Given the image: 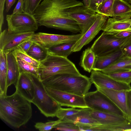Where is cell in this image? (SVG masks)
Wrapping results in <instances>:
<instances>
[{
    "label": "cell",
    "instance_id": "obj_1",
    "mask_svg": "<svg viewBox=\"0 0 131 131\" xmlns=\"http://www.w3.org/2000/svg\"><path fill=\"white\" fill-rule=\"evenodd\" d=\"M84 5L77 0H43L33 15L38 26L81 33L77 23L68 14L71 8Z\"/></svg>",
    "mask_w": 131,
    "mask_h": 131
},
{
    "label": "cell",
    "instance_id": "obj_2",
    "mask_svg": "<svg viewBox=\"0 0 131 131\" xmlns=\"http://www.w3.org/2000/svg\"><path fill=\"white\" fill-rule=\"evenodd\" d=\"M31 103L16 91L10 95H0V117L11 126L19 128L31 117Z\"/></svg>",
    "mask_w": 131,
    "mask_h": 131
},
{
    "label": "cell",
    "instance_id": "obj_3",
    "mask_svg": "<svg viewBox=\"0 0 131 131\" xmlns=\"http://www.w3.org/2000/svg\"><path fill=\"white\" fill-rule=\"evenodd\" d=\"M42 81L45 86L82 96L88 92L92 84L86 75L67 73L56 74Z\"/></svg>",
    "mask_w": 131,
    "mask_h": 131
},
{
    "label": "cell",
    "instance_id": "obj_4",
    "mask_svg": "<svg viewBox=\"0 0 131 131\" xmlns=\"http://www.w3.org/2000/svg\"><path fill=\"white\" fill-rule=\"evenodd\" d=\"M38 70L39 78L41 81L58 74H81L74 64L67 58L55 55L49 52L47 58L40 62Z\"/></svg>",
    "mask_w": 131,
    "mask_h": 131
},
{
    "label": "cell",
    "instance_id": "obj_5",
    "mask_svg": "<svg viewBox=\"0 0 131 131\" xmlns=\"http://www.w3.org/2000/svg\"><path fill=\"white\" fill-rule=\"evenodd\" d=\"M28 74L35 89L34 97L31 103L35 105L41 113L46 117L56 116L61 106L49 95L39 78Z\"/></svg>",
    "mask_w": 131,
    "mask_h": 131
},
{
    "label": "cell",
    "instance_id": "obj_6",
    "mask_svg": "<svg viewBox=\"0 0 131 131\" xmlns=\"http://www.w3.org/2000/svg\"><path fill=\"white\" fill-rule=\"evenodd\" d=\"M8 30L13 33L34 32L38 29L37 22L33 15L25 12L7 15Z\"/></svg>",
    "mask_w": 131,
    "mask_h": 131
},
{
    "label": "cell",
    "instance_id": "obj_7",
    "mask_svg": "<svg viewBox=\"0 0 131 131\" xmlns=\"http://www.w3.org/2000/svg\"><path fill=\"white\" fill-rule=\"evenodd\" d=\"M130 37L119 38L115 34L103 31L90 47L96 57L121 48L122 45Z\"/></svg>",
    "mask_w": 131,
    "mask_h": 131
},
{
    "label": "cell",
    "instance_id": "obj_8",
    "mask_svg": "<svg viewBox=\"0 0 131 131\" xmlns=\"http://www.w3.org/2000/svg\"><path fill=\"white\" fill-rule=\"evenodd\" d=\"M84 97L87 106L92 110L124 116L107 97L97 90L88 92Z\"/></svg>",
    "mask_w": 131,
    "mask_h": 131
},
{
    "label": "cell",
    "instance_id": "obj_9",
    "mask_svg": "<svg viewBox=\"0 0 131 131\" xmlns=\"http://www.w3.org/2000/svg\"><path fill=\"white\" fill-rule=\"evenodd\" d=\"M82 35L81 33L66 35L39 32L34 33L30 40L48 49L62 43L75 42Z\"/></svg>",
    "mask_w": 131,
    "mask_h": 131
},
{
    "label": "cell",
    "instance_id": "obj_10",
    "mask_svg": "<svg viewBox=\"0 0 131 131\" xmlns=\"http://www.w3.org/2000/svg\"><path fill=\"white\" fill-rule=\"evenodd\" d=\"M68 13L69 16L77 23L82 35L93 24L97 19L98 14L84 5L70 8Z\"/></svg>",
    "mask_w": 131,
    "mask_h": 131
},
{
    "label": "cell",
    "instance_id": "obj_11",
    "mask_svg": "<svg viewBox=\"0 0 131 131\" xmlns=\"http://www.w3.org/2000/svg\"><path fill=\"white\" fill-rule=\"evenodd\" d=\"M34 33H13L5 29L0 33V50L6 54L11 52L23 42L30 39Z\"/></svg>",
    "mask_w": 131,
    "mask_h": 131
},
{
    "label": "cell",
    "instance_id": "obj_12",
    "mask_svg": "<svg viewBox=\"0 0 131 131\" xmlns=\"http://www.w3.org/2000/svg\"><path fill=\"white\" fill-rule=\"evenodd\" d=\"M45 87L49 95L61 106L81 108H88L84 96Z\"/></svg>",
    "mask_w": 131,
    "mask_h": 131
},
{
    "label": "cell",
    "instance_id": "obj_13",
    "mask_svg": "<svg viewBox=\"0 0 131 131\" xmlns=\"http://www.w3.org/2000/svg\"><path fill=\"white\" fill-rule=\"evenodd\" d=\"M91 72L90 78L95 86L115 90L131 89L130 84L116 80L101 71L92 70Z\"/></svg>",
    "mask_w": 131,
    "mask_h": 131
},
{
    "label": "cell",
    "instance_id": "obj_14",
    "mask_svg": "<svg viewBox=\"0 0 131 131\" xmlns=\"http://www.w3.org/2000/svg\"><path fill=\"white\" fill-rule=\"evenodd\" d=\"M95 86L97 90L105 95L122 112L124 117L129 122V115L127 103V93L128 91L115 90Z\"/></svg>",
    "mask_w": 131,
    "mask_h": 131
},
{
    "label": "cell",
    "instance_id": "obj_15",
    "mask_svg": "<svg viewBox=\"0 0 131 131\" xmlns=\"http://www.w3.org/2000/svg\"><path fill=\"white\" fill-rule=\"evenodd\" d=\"M108 18L98 13L97 19L93 24L72 46L71 49L72 52L80 51L83 47L89 43L102 30Z\"/></svg>",
    "mask_w": 131,
    "mask_h": 131
},
{
    "label": "cell",
    "instance_id": "obj_16",
    "mask_svg": "<svg viewBox=\"0 0 131 131\" xmlns=\"http://www.w3.org/2000/svg\"><path fill=\"white\" fill-rule=\"evenodd\" d=\"M92 117L101 125L116 126L131 123L124 116L92 110Z\"/></svg>",
    "mask_w": 131,
    "mask_h": 131
},
{
    "label": "cell",
    "instance_id": "obj_17",
    "mask_svg": "<svg viewBox=\"0 0 131 131\" xmlns=\"http://www.w3.org/2000/svg\"><path fill=\"white\" fill-rule=\"evenodd\" d=\"M15 85L16 91L31 102L34 98L35 89L28 74L20 73L18 80Z\"/></svg>",
    "mask_w": 131,
    "mask_h": 131
},
{
    "label": "cell",
    "instance_id": "obj_18",
    "mask_svg": "<svg viewBox=\"0 0 131 131\" xmlns=\"http://www.w3.org/2000/svg\"><path fill=\"white\" fill-rule=\"evenodd\" d=\"M124 55L121 48H120L110 52L96 57L92 70L101 71L107 68Z\"/></svg>",
    "mask_w": 131,
    "mask_h": 131
},
{
    "label": "cell",
    "instance_id": "obj_19",
    "mask_svg": "<svg viewBox=\"0 0 131 131\" xmlns=\"http://www.w3.org/2000/svg\"><path fill=\"white\" fill-rule=\"evenodd\" d=\"M91 110L88 107L82 108L77 113L65 118L62 121L72 122L75 124H80L88 125L91 127L101 125L91 115Z\"/></svg>",
    "mask_w": 131,
    "mask_h": 131
},
{
    "label": "cell",
    "instance_id": "obj_20",
    "mask_svg": "<svg viewBox=\"0 0 131 131\" xmlns=\"http://www.w3.org/2000/svg\"><path fill=\"white\" fill-rule=\"evenodd\" d=\"M102 30L115 34L124 30L131 31V18L125 20L113 17L108 18Z\"/></svg>",
    "mask_w": 131,
    "mask_h": 131
},
{
    "label": "cell",
    "instance_id": "obj_21",
    "mask_svg": "<svg viewBox=\"0 0 131 131\" xmlns=\"http://www.w3.org/2000/svg\"><path fill=\"white\" fill-rule=\"evenodd\" d=\"M6 55L7 66L6 86L7 88L12 84H16L20 72L16 58L11 52L7 53Z\"/></svg>",
    "mask_w": 131,
    "mask_h": 131
},
{
    "label": "cell",
    "instance_id": "obj_22",
    "mask_svg": "<svg viewBox=\"0 0 131 131\" xmlns=\"http://www.w3.org/2000/svg\"><path fill=\"white\" fill-rule=\"evenodd\" d=\"M112 17L125 20L131 18V5L123 0H114Z\"/></svg>",
    "mask_w": 131,
    "mask_h": 131
},
{
    "label": "cell",
    "instance_id": "obj_23",
    "mask_svg": "<svg viewBox=\"0 0 131 131\" xmlns=\"http://www.w3.org/2000/svg\"><path fill=\"white\" fill-rule=\"evenodd\" d=\"M7 73L6 55L0 50V95H7Z\"/></svg>",
    "mask_w": 131,
    "mask_h": 131
},
{
    "label": "cell",
    "instance_id": "obj_24",
    "mask_svg": "<svg viewBox=\"0 0 131 131\" xmlns=\"http://www.w3.org/2000/svg\"><path fill=\"white\" fill-rule=\"evenodd\" d=\"M96 57L94 52L91 48H88L82 53L80 65L85 71L90 73L93 70Z\"/></svg>",
    "mask_w": 131,
    "mask_h": 131
},
{
    "label": "cell",
    "instance_id": "obj_25",
    "mask_svg": "<svg viewBox=\"0 0 131 131\" xmlns=\"http://www.w3.org/2000/svg\"><path fill=\"white\" fill-rule=\"evenodd\" d=\"M27 53L32 58L40 62L47 58L49 52L48 49L37 43L33 42Z\"/></svg>",
    "mask_w": 131,
    "mask_h": 131
},
{
    "label": "cell",
    "instance_id": "obj_26",
    "mask_svg": "<svg viewBox=\"0 0 131 131\" xmlns=\"http://www.w3.org/2000/svg\"><path fill=\"white\" fill-rule=\"evenodd\" d=\"M130 64L131 57L124 55L107 68L101 71L107 74L114 72L124 71L123 70V68Z\"/></svg>",
    "mask_w": 131,
    "mask_h": 131
},
{
    "label": "cell",
    "instance_id": "obj_27",
    "mask_svg": "<svg viewBox=\"0 0 131 131\" xmlns=\"http://www.w3.org/2000/svg\"><path fill=\"white\" fill-rule=\"evenodd\" d=\"M75 42L62 43L51 47L48 50L51 54L67 58L73 52L72 48Z\"/></svg>",
    "mask_w": 131,
    "mask_h": 131
},
{
    "label": "cell",
    "instance_id": "obj_28",
    "mask_svg": "<svg viewBox=\"0 0 131 131\" xmlns=\"http://www.w3.org/2000/svg\"><path fill=\"white\" fill-rule=\"evenodd\" d=\"M15 58L20 73H24L29 74L39 78L38 67L27 62L19 57Z\"/></svg>",
    "mask_w": 131,
    "mask_h": 131
},
{
    "label": "cell",
    "instance_id": "obj_29",
    "mask_svg": "<svg viewBox=\"0 0 131 131\" xmlns=\"http://www.w3.org/2000/svg\"><path fill=\"white\" fill-rule=\"evenodd\" d=\"M131 128V123L116 126L99 125L92 126L87 131H126Z\"/></svg>",
    "mask_w": 131,
    "mask_h": 131
},
{
    "label": "cell",
    "instance_id": "obj_30",
    "mask_svg": "<svg viewBox=\"0 0 131 131\" xmlns=\"http://www.w3.org/2000/svg\"><path fill=\"white\" fill-rule=\"evenodd\" d=\"M11 52L15 57H19L25 61L37 67H38L40 64V62L31 57L19 46Z\"/></svg>",
    "mask_w": 131,
    "mask_h": 131
},
{
    "label": "cell",
    "instance_id": "obj_31",
    "mask_svg": "<svg viewBox=\"0 0 131 131\" xmlns=\"http://www.w3.org/2000/svg\"><path fill=\"white\" fill-rule=\"evenodd\" d=\"M107 74L120 82L130 84L131 83V70L114 72Z\"/></svg>",
    "mask_w": 131,
    "mask_h": 131
},
{
    "label": "cell",
    "instance_id": "obj_32",
    "mask_svg": "<svg viewBox=\"0 0 131 131\" xmlns=\"http://www.w3.org/2000/svg\"><path fill=\"white\" fill-rule=\"evenodd\" d=\"M114 0H105L97 7L96 12L102 15L112 17Z\"/></svg>",
    "mask_w": 131,
    "mask_h": 131
},
{
    "label": "cell",
    "instance_id": "obj_33",
    "mask_svg": "<svg viewBox=\"0 0 131 131\" xmlns=\"http://www.w3.org/2000/svg\"><path fill=\"white\" fill-rule=\"evenodd\" d=\"M42 0H23L24 12L31 15L33 14Z\"/></svg>",
    "mask_w": 131,
    "mask_h": 131
},
{
    "label": "cell",
    "instance_id": "obj_34",
    "mask_svg": "<svg viewBox=\"0 0 131 131\" xmlns=\"http://www.w3.org/2000/svg\"><path fill=\"white\" fill-rule=\"evenodd\" d=\"M62 121L61 119H59L56 121L46 123L38 122L35 124L34 126L39 131H50Z\"/></svg>",
    "mask_w": 131,
    "mask_h": 131
},
{
    "label": "cell",
    "instance_id": "obj_35",
    "mask_svg": "<svg viewBox=\"0 0 131 131\" xmlns=\"http://www.w3.org/2000/svg\"><path fill=\"white\" fill-rule=\"evenodd\" d=\"M56 130L65 131H80L78 126L72 122L62 121L54 128Z\"/></svg>",
    "mask_w": 131,
    "mask_h": 131
},
{
    "label": "cell",
    "instance_id": "obj_36",
    "mask_svg": "<svg viewBox=\"0 0 131 131\" xmlns=\"http://www.w3.org/2000/svg\"><path fill=\"white\" fill-rule=\"evenodd\" d=\"M80 109L74 108H63L61 107L57 113L56 116L61 120L67 117L73 115L78 112Z\"/></svg>",
    "mask_w": 131,
    "mask_h": 131
},
{
    "label": "cell",
    "instance_id": "obj_37",
    "mask_svg": "<svg viewBox=\"0 0 131 131\" xmlns=\"http://www.w3.org/2000/svg\"><path fill=\"white\" fill-rule=\"evenodd\" d=\"M121 48L125 56L131 57V37L122 45Z\"/></svg>",
    "mask_w": 131,
    "mask_h": 131
},
{
    "label": "cell",
    "instance_id": "obj_38",
    "mask_svg": "<svg viewBox=\"0 0 131 131\" xmlns=\"http://www.w3.org/2000/svg\"><path fill=\"white\" fill-rule=\"evenodd\" d=\"M6 0H0V30H2L3 25L4 23V4Z\"/></svg>",
    "mask_w": 131,
    "mask_h": 131
},
{
    "label": "cell",
    "instance_id": "obj_39",
    "mask_svg": "<svg viewBox=\"0 0 131 131\" xmlns=\"http://www.w3.org/2000/svg\"><path fill=\"white\" fill-rule=\"evenodd\" d=\"M105 0H89L88 7L96 12L98 6Z\"/></svg>",
    "mask_w": 131,
    "mask_h": 131
},
{
    "label": "cell",
    "instance_id": "obj_40",
    "mask_svg": "<svg viewBox=\"0 0 131 131\" xmlns=\"http://www.w3.org/2000/svg\"><path fill=\"white\" fill-rule=\"evenodd\" d=\"M24 12L23 0H18L14 9L12 14H15Z\"/></svg>",
    "mask_w": 131,
    "mask_h": 131
},
{
    "label": "cell",
    "instance_id": "obj_41",
    "mask_svg": "<svg viewBox=\"0 0 131 131\" xmlns=\"http://www.w3.org/2000/svg\"><path fill=\"white\" fill-rule=\"evenodd\" d=\"M115 36L119 38H126L131 37V31L124 30L115 34Z\"/></svg>",
    "mask_w": 131,
    "mask_h": 131
},
{
    "label": "cell",
    "instance_id": "obj_42",
    "mask_svg": "<svg viewBox=\"0 0 131 131\" xmlns=\"http://www.w3.org/2000/svg\"><path fill=\"white\" fill-rule=\"evenodd\" d=\"M33 42L29 39L23 42L19 46L24 51L27 53L32 44Z\"/></svg>",
    "mask_w": 131,
    "mask_h": 131
},
{
    "label": "cell",
    "instance_id": "obj_43",
    "mask_svg": "<svg viewBox=\"0 0 131 131\" xmlns=\"http://www.w3.org/2000/svg\"><path fill=\"white\" fill-rule=\"evenodd\" d=\"M127 103L129 115V122L131 123V90L128 91Z\"/></svg>",
    "mask_w": 131,
    "mask_h": 131
},
{
    "label": "cell",
    "instance_id": "obj_44",
    "mask_svg": "<svg viewBox=\"0 0 131 131\" xmlns=\"http://www.w3.org/2000/svg\"><path fill=\"white\" fill-rule=\"evenodd\" d=\"M16 0H6V12L8 13L11 8L12 6L14 4Z\"/></svg>",
    "mask_w": 131,
    "mask_h": 131
},
{
    "label": "cell",
    "instance_id": "obj_45",
    "mask_svg": "<svg viewBox=\"0 0 131 131\" xmlns=\"http://www.w3.org/2000/svg\"><path fill=\"white\" fill-rule=\"evenodd\" d=\"M123 70H131V64L126 66L123 68Z\"/></svg>",
    "mask_w": 131,
    "mask_h": 131
},
{
    "label": "cell",
    "instance_id": "obj_46",
    "mask_svg": "<svg viewBox=\"0 0 131 131\" xmlns=\"http://www.w3.org/2000/svg\"><path fill=\"white\" fill-rule=\"evenodd\" d=\"M84 5L86 7H88L89 5V0H83Z\"/></svg>",
    "mask_w": 131,
    "mask_h": 131
},
{
    "label": "cell",
    "instance_id": "obj_47",
    "mask_svg": "<svg viewBox=\"0 0 131 131\" xmlns=\"http://www.w3.org/2000/svg\"><path fill=\"white\" fill-rule=\"evenodd\" d=\"M128 3L131 5V0H129Z\"/></svg>",
    "mask_w": 131,
    "mask_h": 131
},
{
    "label": "cell",
    "instance_id": "obj_48",
    "mask_svg": "<svg viewBox=\"0 0 131 131\" xmlns=\"http://www.w3.org/2000/svg\"><path fill=\"white\" fill-rule=\"evenodd\" d=\"M126 131H131V128L127 129L126 130Z\"/></svg>",
    "mask_w": 131,
    "mask_h": 131
},
{
    "label": "cell",
    "instance_id": "obj_49",
    "mask_svg": "<svg viewBox=\"0 0 131 131\" xmlns=\"http://www.w3.org/2000/svg\"><path fill=\"white\" fill-rule=\"evenodd\" d=\"M123 0L128 2L129 0Z\"/></svg>",
    "mask_w": 131,
    "mask_h": 131
},
{
    "label": "cell",
    "instance_id": "obj_50",
    "mask_svg": "<svg viewBox=\"0 0 131 131\" xmlns=\"http://www.w3.org/2000/svg\"><path fill=\"white\" fill-rule=\"evenodd\" d=\"M130 90H131V89Z\"/></svg>",
    "mask_w": 131,
    "mask_h": 131
}]
</instances>
